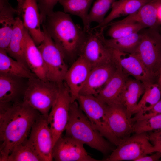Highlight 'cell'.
<instances>
[{
	"label": "cell",
	"instance_id": "cell-38",
	"mask_svg": "<svg viewBox=\"0 0 161 161\" xmlns=\"http://www.w3.org/2000/svg\"><path fill=\"white\" fill-rule=\"evenodd\" d=\"M157 82L161 88V72L160 73L158 78Z\"/></svg>",
	"mask_w": 161,
	"mask_h": 161
},
{
	"label": "cell",
	"instance_id": "cell-4",
	"mask_svg": "<svg viewBox=\"0 0 161 161\" xmlns=\"http://www.w3.org/2000/svg\"><path fill=\"white\" fill-rule=\"evenodd\" d=\"M60 84L37 77L29 78L22 100L48 119L49 112L56 99Z\"/></svg>",
	"mask_w": 161,
	"mask_h": 161
},
{
	"label": "cell",
	"instance_id": "cell-35",
	"mask_svg": "<svg viewBox=\"0 0 161 161\" xmlns=\"http://www.w3.org/2000/svg\"><path fill=\"white\" fill-rule=\"evenodd\" d=\"M161 114V99L149 109L135 114L131 119L133 123L140 120L147 119L155 115Z\"/></svg>",
	"mask_w": 161,
	"mask_h": 161
},
{
	"label": "cell",
	"instance_id": "cell-2",
	"mask_svg": "<svg viewBox=\"0 0 161 161\" xmlns=\"http://www.w3.org/2000/svg\"><path fill=\"white\" fill-rule=\"evenodd\" d=\"M42 24L65 59L80 55L88 32L75 24L69 14L54 12L47 17Z\"/></svg>",
	"mask_w": 161,
	"mask_h": 161
},
{
	"label": "cell",
	"instance_id": "cell-28",
	"mask_svg": "<svg viewBox=\"0 0 161 161\" xmlns=\"http://www.w3.org/2000/svg\"><path fill=\"white\" fill-rule=\"evenodd\" d=\"M101 38L108 46L119 51L135 54L141 40V36L139 32L129 36L117 38L107 39L104 36L103 31H100Z\"/></svg>",
	"mask_w": 161,
	"mask_h": 161
},
{
	"label": "cell",
	"instance_id": "cell-1",
	"mask_svg": "<svg viewBox=\"0 0 161 161\" xmlns=\"http://www.w3.org/2000/svg\"><path fill=\"white\" fill-rule=\"evenodd\" d=\"M41 115L23 100L0 103V161H6L15 147L28 138Z\"/></svg>",
	"mask_w": 161,
	"mask_h": 161
},
{
	"label": "cell",
	"instance_id": "cell-16",
	"mask_svg": "<svg viewBox=\"0 0 161 161\" xmlns=\"http://www.w3.org/2000/svg\"><path fill=\"white\" fill-rule=\"evenodd\" d=\"M117 69L114 61L92 68L79 95L96 96L108 82Z\"/></svg>",
	"mask_w": 161,
	"mask_h": 161
},
{
	"label": "cell",
	"instance_id": "cell-22",
	"mask_svg": "<svg viewBox=\"0 0 161 161\" xmlns=\"http://www.w3.org/2000/svg\"><path fill=\"white\" fill-rule=\"evenodd\" d=\"M129 76L117 66V69L111 78L95 97L108 105L118 104L120 95Z\"/></svg>",
	"mask_w": 161,
	"mask_h": 161
},
{
	"label": "cell",
	"instance_id": "cell-36",
	"mask_svg": "<svg viewBox=\"0 0 161 161\" xmlns=\"http://www.w3.org/2000/svg\"><path fill=\"white\" fill-rule=\"evenodd\" d=\"M148 135L151 143L161 152V129L149 132Z\"/></svg>",
	"mask_w": 161,
	"mask_h": 161
},
{
	"label": "cell",
	"instance_id": "cell-19",
	"mask_svg": "<svg viewBox=\"0 0 161 161\" xmlns=\"http://www.w3.org/2000/svg\"><path fill=\"white\" fill-rule=\"evenodd\" d=\"M37 46L27 30L25 28L24 54L26 64L37 77L47 80L43 58Z\"/></svg>",
	"mask_w": 161,
	"mask_h": 161
},
{
	"label": "cell",
	"instance_id": "cell-39",
	"mask_svg": "<svg viewBox=\"0 0 161 161\" xmlns=\"http://www.w3.org/2000/svg\"><path fill=\"white\" fill-rule=\"evenodd\" d=\"M158 16L159 20L161 22V6L159 9L158 12Z\"/></svg>",
	"mask_w": 161,
	"mask_h": 161
},
{
	"label": "cell",
	"instance_id": "cell-37",
	"mask_svg": "<svg viewBox=\"0 0 161 161\" xmlns=\"http://www.w3.org/2000/svg\"><path fill=\"white\" fill-rule=\"evenodd\" d=\"M161 158V152L157 151L151 155H145L137 159L136 161H156Z\"/></svg>",
	"mask_w": 161,
	"mask_h": 161
},
{
	"label": "cell",
	"instance_id": "cell-33",
	"mask_svg": "<svg viewBox=\"0 0 161 161\" xmlns=\"http://www.w3.org/2000/svg\"><path fill=\"white\" fill-rule=\"evenodd\" d=\"M161 129V114L137 121L133 123V133H140Z\"/></svg>",
	"mask_w": 161,
	"mask_h": 161
},
{
	"label": "cell",
	"instance_id": "cell-13",
	"mask_svg": "<svg viewBox=\"0 0 161 161\" xmlns=\"http://www.w3.org/2000/svg\"><path fill=\"white\" fill-rule=\"evenodd\" d=\"M84 144L72 137L61 136L52 149L53 160L55 161H98L86 152Z\"/></svg>",
	"mask_w": 161,
	"mask_h": 161
},
{
	"label": "cell",
	"instance_id": "cell-31",
	"mask_svg": "<svg viewBox=\"0 0 161 161\" xmlns=\"http://www.w3.org/2000/svg\"><path fill=\"white\" fill-rule=\"evenodd\" d=\"M27 139L15 147L6 161H43Z\"/></svg>",
	"mask_w": 161,
	"mask_h": 161
},
{
	"label": "cell",
	"instance_id": "cell-7",
	"mask_svg": "<svg viewBox=\"0 0 161 161\" xmlns=\"http://www.w3.org/2000/svg\"><path fill=\"white\" fill-rule=\"evenodd\" d=\"M42 27L44 38L38 47L43 58L46 79L60 84L64 82L68 69L65 59L45 27Z\"/></svg>",
	"mask_w": 161,
	"mask_h": 161
},
{
	"label": "cell",
	"instance_id": "cell-27",
	"mask_svg": "<svg viewBox=\"0 0 161 161\" xmlns=\"http://www.w3.org/2000/svg\"><path fill=\"white\" fill-rule=\"evenodd\" d=\"M94 0H59L66 13L78 16L82 20L84 30L88 32L90 30L88 17L89 11Z\"/></svg>",
	"mask_w": 161,
	"mask_h": 161
},
{
	"label": "cell",
	"instance_id": "cell-34",
	"mask_svg": "<svg viewBox=\"0 0 161 161\" xmlns=\"http://www.w3.org/2000/svg\"><path fill=\"white\" fill-rule=\"evenodd\" d=\"M40 15L41 24L45 21L47 17L54 11L53 9L59 0H37Z\"/></svg>",
	"mask_w": 161,
	"mask_h": 161
},
{
	"label": "cell",
	"instance_id": "cell-14",
	"mask_svg": "<svg viewBox=\"0 0 161 161\" xmlns=\"http://www.w3.org/2000/svg\"><path fill=\"white\" fill-rule=\"evenodd\" d=\"M112 49L113 61L128 76L133 77L145 85L157 82L136 54Z\"/></svg>",
	"mask_w": 161,
	"mask_h": 161
},
{
	"label": "cell",
	"instance_id": "cell-3",
	"mask_svg": "<svg viewBox=\"0 0 161 161\" xmlns=\"http://www.w3.org/2000/svg\"><path fill=\"white\" fill-rule=\"evenodd\" d=\"M65 130V136L74 138L103 154L112 150L109 141L93 127L76 100L71 104Z\"/></svg>",
	"mask_w": 161,
	"mask_h": 161
},
{
	"label": "cell",
	"instance_id": "cell-5",
	"mask_svg": "<svg viewBox=\"0 0 161 161\" xmlns=\"http://www.w3.org/2000/svg\"><path fill=\"white\" fill-rule=\"evenodd\" d=\"M160 28H146L139 32L141 40L135 54L157 80L161 67V34Z\"/></svg>",
	"mask_w": 161,
	"mask_h": 161
},
{
	"label": "cell",
	"instance_id": "cell-8",
	"mask_svg": "<svg viewBox=\"0 0 161 161\" xmlns=\"http://www.w3.org/2000/svg\"><path fill=\"white\" fill-rule=\"evenodd\" d=\"M105 161L133 160L160 151L149 140L147 132L135 133L121 140Z\"/></svg>",
	"mask_w": 161,
	"mask_h": 161
},
{
	"label": "cell",
	"instance_id": "cell-11",
	"mask_svg": "<svg viewBox=\"0 0 161 161\" xmlns=\"http://www.w3.org/2000/svg\"><path fill=\"white\" fill-rule=\"evenodd\" d=\"M83 56L92 68L113 62L112 48L102 39L100 32H88L86 40L81 51Z\"/></svg>",
	"mask_w": 161,
	"mask_h": 161
},
{
	"label": "cell",
	"instance_id": "cell-40",
	"mask_svg": "<svg viewBox=\"0 0 161 161\" xmlns=\"http://www.w3.org/2000/svg\"><path fill=\"white\" fill-rule=\"evenodd\" d=\"M160 33L161 34V25L160 26Z\"/></svg>",
	"mask_w": 161,
	"mask_h": 161
},
{
	"label": "cell",
	"instance_id": "cell-15",
	"mask_svg": "<svg viewBox=\"0 0 161 161\" xmlns=\"http://www.w3.org/2000/svg\"><path fill=\"white\" fill-rule=\"evenodd\" d=\"M92 69L89 63L80 55L68 69L64 82L69 89L72 102L76 100Z\"/></svg>",
	"mask_w": 161,
	"mask_h": 161
},
{
	"label": "cell",
	"instance_id": "cell-9",
	"mask_svg": "<svg viewBox=\"0 0 161 161\" xmlns=\"http://www.w3.org/2000/svg\"><path fill=\"white\" fill-rule=\"evenodd\" d=\"M69 89L64 82L60 85L56 99L49 112L48 118L52 136L53 146L65 130L72 103Z\"/></svg>",
	"mask_w": 161,
	"mask_h": 161
},
{
	"label": "cell",
	"instance_id": "cell-41",
	"mask_svg": "<svg viewBox=\"0 0 161 161\" xmlns=\"http://www.w3.org/2000/svg\"><path fill=\"white\" fill-rule=\"evenodd\" d=\"M161 69H160V73H161Z\"/></svg>",
	"mask_w": 161,
	"mask_h": 161
},
{
	"label": "cell",
	"instance_id": "cell-25",
	"mask_svg": "<svg viewBox=\"0 0 161 161\" xmlns=\"http://www.w3.org/2000/svg\"><path fill=\"white\" fill-rule=\"evenodd\" d=\"M24 30L21 18L18 16L16 17L12 36L6 51L10 57L28 67L24 54Z\"/></svg>",
	"mask_w": 161,
	"mask_h": 161
},
{
	"label": "cell",
	"instance_id": "cell-26",
	"mask_svg": "<svg viewBox=\"0 0 161 161\" xmlns=\"http://www.w3.org/2000/svg\"><path fill=\"white\" fill-rule=\"evenodd\" d=\"M0 73L28 79L36 77L23 63L10 57L5 50L0 49Z\"/></svg>",
	"mask_w": 161,
	"mask_h": 161
},
{
	"label": "cell",
	"instance_id": "cell-32",
	"mask_svg": "<svg viewBox=\"0 0 161 161\" xmlns=\"http://www.w3.org/2000/svg\"><path fill=\"white\" fill-rule=\"evenodd\" d=\"M116 0H96L89 13L88 19L91 24L92 22L100 24L112 4Z\"/></svg>",
	"mask_w": 161,
	"mask_h": 161
},
{
	"label": "cell",
	"instance_id": "cell-23",
	"mask_svg": "<svg viewBox=\"0 0 161 161\" xmlns=\"http://www.w3.org/2000/svg\"><path fill=\"white\" fill-rule=\"evenodd\" d=\"M152 0H119L112 4V10L103 22L92 30L100 28L103 31L113 20L124 16H129L137 11L143 5Z\"/></svg>",
	"mask_w": 161,
	"mask_h": 161
},
{
	"label": "cell",
	"instance_id": "cell-10",
	"mask_svg": "<svg viewBox=\"0 0 161 161\" xmlns=\"http://www.w3.org/2000/svg\"><path fill=\"white\" fill-rule=\"evenodd\" d=\"M43 161L53 160V140L48 119L41 114L31 128L27 139Z\"/></svg>",
	"mask_w": 161,
	"mask_h": 161
},
{
	"label": "cell",
	"instance_id": "cell-29",
	"mask_svg": "<svg viewBox=\"0 0 161 161\" xmlns=\"http://www.w3.org/2000/svg\"><path fill=\"white\" fill-rule=\"evenodd\" d=\"M107 35L111 38L124 37L139 32L146 28L141 24L135 22H123L120 20L110 23Z\"/></svg>",
	"mask_w": 161,
	"mask_h": 161
},
{
	"label": "cell",
	"instance_id": "cell-17",
	"mask_svg": "<svg viewBox=\"0 0 161 161\" xmlns=\"http://www.w3.org/2000/svg\"><path fill=\"white\" fill-rule=\"evenodd\" d=\"M107 118L114 135L121 140L133 133V123L128 117L124 107L119 104L108 105Z\"/></svg>",
	"mask_w": 161,
	"mask_h": 161
},
{
	"label": "cell",
	"instance_id": "cell-24",
	"mask_svg": "<svg viewBox=\"0 0 161 161\" xmlns=\"http://www.w3.org/2000/svg\"><path fill=\"white\" fill-rule=\"evenodd\" d=\"M16 9L8 0H0V49L6 50L12 36Z\"/></svg>",
	"mask_w": 161,
	"mask_h": 161
},
{
	"label": "cell",
	"instance_id": "cell-18",
	"mask_svg": "<svg viewBox=\"0 0 161 161\" xmlns=\"http://www.w3.org/2000/svg\"><path fill=\"white\" fill-rule=\"evenodd\" d=\"M24 78L0 73V103H13L23 98Z\"/></svg>",
	"mask_w": 161,
	"mask_h": 161
},
{
	"label": "cell",
	"instance_id": "cell-30",
	"mask_svg": "<svg viewBox=\"0 0 161 161\" xmlns=\"http://www.w3.org/2000/svg\"><path fill=\"white\" fill-rule=\"evenodd\" d=\"M161 88L157 82L145 85V89L134 111L133 115L149 109L161 98Z\"/></svg>",
	"mask_w": 161,
	"mask_h": 161
},
{
	"label": "cell",
	"instance_id": "cell-21",
	"mask_svg": "<svg viewBox=\"0 0 161 161\" xmlns=\"http://www.w3.org/2000/svg\"><path fill=\"white\" fill-rule=\"evenodd\" d=\"M161 6V0H152L143 5L135 13L120 21L140 23L146 28L160 27L161 22L158 12Z\"/></svg>",
	"mask_w": 161,
	"mask_h": 161
},
{
	"label": "cell",
	"instance_id": "cell-20",
	"mask_svg": "<svg viewBox=\"0 0 161 161\" xmlns=\"http://www.w3.org/2000/svg\"><path fill=\"white\" fill-rule=\"evenodd\" d=\"M145 89V85L135 78H128L118 104L125 108L127 116L131 120L140 96Z\"/></svg>",
	"mask_w": 161,
	"mask_h": 161
},
{
	"label": "cell",
	"instance_id": "cell-12",
	"mask_svg": "<svg viewBox=\"0 0 161 161\" xmlns=\"http://www.w3.org/2000/svg\"><path fill=\"white\" fill-rule=\"evenodd\" d=\"M16 14L21 19L36 44L43 41L44 34L41 29L40 13L37 0H17Z\"/></svg>",
	"mask_w": 161,
	"mask_h": 161
},
{
	"label": "cell",
	"instance_id": "cell-6",
	"mask_svg": "<svg viewBox=\"0 0 161 161\" xmlns=\"http://www.w3.org/2000/svg\"><path fill=\"white\" fill-rule=\"evenodd\" d=\"M93 127L111 143L117 146L121 140L113 134L107 118L108 105L93 95H79L76 100Z\"/></svg>",
	"mask_w": 161,
	"mask_h": 161
}]
</instances>
